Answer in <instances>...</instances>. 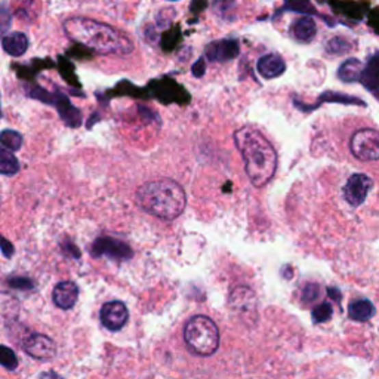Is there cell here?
Masks as SVG:
<instances>
[{
	"instance_id": "obj_1",
	"label": "cell",
	"mask_w": 379,
	"mask_h": 379,
	"mask_svg": "<svg viewBox=\"0 0 379 379\" xmlns=\"http://www.w3.org/2000/svg\"><path fill=\"white\" fill-rule=\"evenodd\" d=\"M64 31L70 40L95 51L101 55H129L133 42L128 34L104 23L75 16L64 21Z\"/></svg>"
},
{
	"instance_id": "obj_2",
	"label": "cell",
	"mask_w": 379,
	"mask_h": 379,
	"mask_svg": "<svg viewBox=\"0 0 379 379\" xmlns=\"http://www.w3.org/2000/svg\"><path fill=\"white\" fill-rule=\"evenodd\" d=\"M234 142L240 151L245 170L255 187L270 183L277 169V153L263 133L250 126L234 133Z\"/></svg>"
},
{
	"instance_id": "obj_3",
	"label": "cell",
	"mask_w": 379,
	"mask_h": 379,
	"mask_svg": "<svg viewBox=\"0 0 379 379\" xmlns=\"http://www.w3.org/2000/svg\"><path fill=\"white\" fill-rule=\"evenodd\" d=\"M137 203L144 212L160 220L172 221L184 212L187 196L181 184L174 179H156L138 188Z\"/></svg>"
},
{
	"instance_id": "obj_4",
	"label": "cell",
	"mask_w": 379,
	"mask_h": 379,
	"mask_svg": "<svg viewBox=\"0 0 379 379\" xmlns=\"http://www.w3.org/2000/svg\"><path fill=\"white\" fill-rule=\"evenodd\" d=\"M188 348L198 356H212L220 347V330L216 323L207 315H194L184 330Z\"/></svg>"
},
{
	"instance_id": "obj_5",
	"label": "cell",
	"mask_w": 379,
	"mask_h": 379,
	"mask_svg": "<svg viewBox=\"0 0 379 379\" xmlns=\"http://www.w3.org/2000/svg\"><path fill=\"white\" fill-rule=\"evenodd\" d=\"M350 150L358 160H379V132L371 128L357 131L351 137Z\"/></svg>"
},
{
	"instance_id": "obj_6",
	"label": "cell",
	"mask_w": 379,
	"mask_h": 379,
	"mask_svg": "<svg viewBox=\"0 0 379 379\" xmlns=\"http://www.w3.org/2000/svg\"><path fill=\"white\" fill-rule=\"evenodd\" d=\"M91 254L96 258L107 257L114 261H126L132 258L133 252L126 243L120 240H116L112 237H99L94 241Z\"/></svg>"
},
{
	"instance_id": "obj_7",
	"label": "cell",
	"mask_w": 379,
	"mask_h": 379,
	"mask_svg": "<svg viewBox=\"0 0 379 379\" xmlns=\"http://www.w3.org/2000/svg\"><path fill=\"white\" fill-rule=\"evenodd\" d=\"M374 187V181L365 174H354L351 175L344 187L345 200L351 206H360L365 200Z\"/></svg>"
},
{
	"instance_id": "obj_8",
	"label": "cell",
	"mask_w": 379,
	"mask_h": 379,
	"mask_svg": "<svg viewBox=\"0 0 379 379\" xmlns=\"http://www.w3.org/2000/svg\"><path fill=\"white\" fill-rule=\"evenodd\" d=\"M24 351L33 358L51 360L57 354V345L43 333H33L24 342Z\"/></svg>"
},
{
	"instance_id": "obj_9",
	"label": "cell",
	"mask_w": 379,
	"mask_h": 379,
	"mask_svg": "<svg viewBox=\"0 0 379 379\" xmlns=\"http://www.w3.org/2000/svg\"><path fill=\"white\" fill-rule=\"evenodd\" d=\"M129 319V311L120 301H112L104 304L101 309V322L108 330H120Z\"/></svg>"
},
{
	"instance_id": "obj_10",
	"label": "cell",
	"mask_w": 379,
	"mask_h": 379,
	"mask_svg": "<svg viewBox=\"0 0 379 379\" xmlns=\"http://www.w3.org/2000/svg\"><path fill=\"white\" fill-rule=\"evenodd\" d=\"M239 42L237 40H216L206 48V57L215 62H225L239 55Z\"/></svg>"
},
{
	"instance_id": "obj_11",
	"label": "cell",
	"mask_w": 379,
	"mask_h": 379,
	"mask_svg": "<svg viewBox=\"0 0 379 379\" xmlns=\"http://www.w3.org/2000/svg\"><path fill=\"white\" fill-rule=\"evenodd\" d=\"M53 302L61 310L73 309L79 300V287L73 282H61L53 289Z\"/></svg>"
},
{
	"instance_id": "obj_12",
	"label": "cell",
	"mask_w": 379,
	"mask_h": 379,
	"mask_svg": "<svg viewBox=\"0 0 379 379\" xmlns=\"http://www.w3.org/2000/svg\"><path fill=\"white\" fill-rule=\"evenodd\" d=\"M258 73L265 79H274L282 76L286 70L285 60L277 53H268L258 60Z\"/></svg>"
},
{
	"instance_id": "obj_13",
	"label": "cell",
	"mask_w": 379,
	"mask_h": 379,
	"mask_svg": "<svg viewBox=\"0 0 379 379\" xmlns=\"http://www.w3.org/2000/svg\"><path fill=\"white\" fill-rule=\"evenodd\" d=\"M230 304L233 310L239 314L248 315L250 311L255 313V293L248 287L234 289L230 298Z\"/></svg>"
},
{
	"instance_id": "obj_14",
	"label": "cell",
	"mask_w": 379,
	"mask_h": 379,
	"mask_svg": "<svg viewBox=\"0 0 379 379\" xmlns=\"http://www.w3.org/2000/svg\"><path fill=\"white\" fill-rule=\"evenodd\" d=\"M360 83H362L367 89V91L378 92V89H379V51L369 57L367 62L365 64V70H363L362 79H360Z\"/></svg>"
},
{
	"instance_id": "obj_15",
	"label": "cell",
	"mask_w": 379,
	"mask_h": 379,
	"mask_svg": "<svg viewBox=\"0 0 379 379\" xmlns=\"http://www.w3.org/2000/svg\"><path fill=\"white\" fill-rule=\"evenodd\" d=\"M365 70V64L357 58H348L341 64L338 70V77L345 83H353L360 82Z\"/></svg>"
},
{
	"instance_id": "obj_16",
	"label": "cell",
	"mask_w": 379,
	"mask_h": 379,
	"mask_svg": "<svg viewBox=\"0 0 379 379\" xmlns=\"http://www.w3.org/2000/svg\"><path fill=\"white\" fill-rule=\"evenodd\" d=\"M3 49L12 57H21L29 49V39L24 33H9L3 38Z\"/></svg>"
},
{
	"instance_id": "obj_17",
	"label": "cell",
	"mask_w": 379,
	"mask_h": 379,
	"mask_svg": "<svg viewBox=\"0 0 379 379\" xmlns=\"http://www.w3.org/2000/svg\"><path fill=\"white\" fill-rule=\"evenodd\" d=\"M315 33H317V25L311 16H301L292 24L293 38L301 42H310Z\"/></svg>"
},
{
	"instance_id": "obj_18",
	"label": "cell",
	"mask_w": 379,
	"mask_h": 379,
	"mask_svg": "<svg viewBox=\"0 0 379 379\" xmlns=\"http://www.w3.org/2000/svg\"><path fill=\"white\" fill-rule=\"evenodd\" d=\"M375 314V306L371 301L367 300H357L354 302L350 304L348 309V315L351 320L354 322H367L369 319H372V315Z\"/></svg>"
},
{
	"instance_id": "obj_19",
	"label": "cell",
	"mask_w": 379,
	"mask_h": 379,
	"mask_svg": "<svg viewBox=\"0 0 379 379\" xmlns=\"http://www.w3.org/2000/svg\"><path fill=\"white\" fill-rule=\"evenodd\" d=\"M0 170H2L5 177H12L20 170V164L12 155V151H8L5 148L0 151Z\"/></svg>"
},
{
	"instance_id": "obj_20",
	"label": "cell",
	"mask_w": 379,
	"mask_h": 379,
	"mask_svg": "<svg viewBox=\"0 0 379 379\" xmlns=\"http://www.w3.org/2000/svg\"><path fill=\"white\" fill-rule=\"evenodd\" d=\"M0 141H2V146L8 151H16L20 150L23 146V137L20 132H15L11 129H6L0 135Z\"/></svg>"
},
{
	"instance_id": "obj_21",
	"label": "cell",
	"mask_w": 379,
	"mask_h": 379,
	"mask_svg": "<svg viewBox=\"0 0 379 379\" xmlns=\"http://www.w3.org/2000/svg\"><path fill=\"white\" fill-rule=\"evenodd\" d=\"M351 43L344 38H333L328 42L326 49L330 53H337V55H342V53H347L351 51Z\"/></svg>"
},
{
	"instance_id": "obj_22",
	"label": "cell",
	"mask_w": 379,
	"mask_h": 379,
	"mask_svg": "<svg viewBox=\"0 0 379 379\" xmlns=\"http://www.w3.org/2000/svg\"><path fill=\"white\" fill-rule=\"evenodd\" d=\"M0 363H2L3 367H6L8 371H15L18 367V358L15 353L6 345L0 347Z\"/></svg>"
},
{
	"instance_id": "obj_23",
	"label": "cell",
	"mask_w": 379,
	"mask_h": 379,
	"mask_svg": "<svg viewBox=\"0 0 379 379\" xmlns=\"http://www.w3.org/2000/svg\"><path fill=\"white\" fill-rule=\"evenodd\" d=\"M332 314H333L332 305L329 302H323L313 310V320L314 323H324L332 317Z\"/></svg>"
},
{
	"instance_id": "obj_24",
	"label": "cell",
	"mask_w": 379,
	"mask_h": 379,
	"mask_svg": "<svg viewBox=\"0 0 379 379\" xmlns=\"http://www.w3.org/2000/svg\"><path fill=\"white\" fill-rule=\"evenodd\" d=\"M320 293V287L315 283H309L304 287L302 292V300L304 302H313L314 300H317V296Z\"/></svg>"
},
{
	"instance_id": "obj_25",
	"label": "cell",
	"mask_w": 379,
	"mask_h": 379,
	"mask_svg": "<svg viewBox=\"0 0 379 379\" xmlns=\"http://www.w3.org/2000/svg\"><path fill=\"white\" fill-rule=\"evenodd\" d=\"M8 283H9V286H11V287L21 289V291H27V289H33L34 287L33 280H30V278H25V277L9 278Z\"/></svg>"
},
{
	"instance_id": "obj_26",
	"label": "cell",
	"mask_w": 379,
	"mask_h": 379,
	"mask_svg": "<svg viewBox=\"0 0 379 379\" xmlns=\"http://www.w3.org/2000/svg\"><path fill=\"white\" fill-rule=\"evenodd\" d=\"M367 25L379 36V6L374 8L372 11H369L367 15Z\"/></svg>"
},
{
	"instance_id": "obj_27",
	"label": "cell",
	"mask_w": 379,
	"mask_h": 379,
	"mask_svg": "<svg viewBox=\"0 0 379 379\" xmlns=\"http://www.w3.org/2000/svg\"><path fill=\"white\" fill-rule=\"evenodd\" d=\"M2 249H3V255L6 258H9V257H11L14 254V248H12L11 243H9L6 239L2 240Z\"/></svg>"
},
{
	"instance_id": "obj_28",
	"label": "cell",
	"mask_w": 379,
	"mask_h": 379,
	"mask_svg": "<svg viewBox=\"0 0 379 379\" xmlns=\"http://www.w3.org/2000/svg\"><path fill=\"white\" fill-rule=\"evenodd\" d=\"M328 293L330 295V298H333L335 301H341V292L338 291V289L335 287H329L328 289Z\"/></svg>"
},
{
	"instance_id": "obj_29",
	"label": "cell",
	"mask_w": 379,
	"mask_h": 379,
	"mask_svg": "<svg viewBox=\"0 0 379 379\" xmlns=\"http://www.w3.org/2000/svg\"><path fill=\"white\" fill-rule=\"evenodd\" d=\"M40 379H62L58 374H55V372H44V374H42V376H40Z\"/></svg>"
},
{
	"instance_id": "obj_30",
	"label": "cell",
	"mask_w": 379,
	"mask_h": 379,
	"mask_svg": "<svg viewBox=\"0 0 379 379\" xmlns=\"http://www.w3.org/2000/svg\"><path fill=\"white\" fill-rule=\"evenodd\" d=\"M376 96H378V99H379V92H376Z\"/></svg>"
},
{
	"instance_id": "obj_31",
	"label": "cell",
	"mask_w": 379,
	"mask_h": 379,
	"mask_svg": "<svg viewBox=\"0 0 379 379\" xmlns=\"http://www.w3.org/2000/svg\"><path fill=\"white\" fill-rule=\"evenodd\" d=\"M170 2H177V0H170Z\"/></svg>"
}]
</instances>
